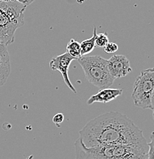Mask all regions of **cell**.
I'll return each instance as SVG.
<instances>
[{
    "instance_id": "cell-18",
    "label": "cell",
    "mask_w": 154,
    "mask_h": 159,
    "mask_svg": "<svg viewBox=\"0 0 154 159\" xmlns=\"http://www.w3.org/2000/svg\"><path fill=\"white\" fill-rule=\"evenodd\" d=\"M2 1H6V0H0V4H1L2 2Z\"/></svg>"
},
{
    "instance_id": "cell-4",
    "label": "cell",
    "mask_w": 154,
    "mask_h": 159,
    "mask_svg": "<svg viewBox=\"0 0 154 159\" xmlns=\"http://www.w3.org/2000/svg\"><path fill=\"white\" fill-rule=\"evenodd\" d=\"M88 82L99 89L109 88L114 80L107 68V60L100 56H82L77 59Z\"/></svg>"
},
{
    "instance_id": "cell-3",
    "label": "cell",
    "mask_w": 154,
    "mask_h": 159,
    "mask_svg": "<svg viewBox=\"0 0 154 159\" xmlns=\"http://www.w3.org/2000/svg\"><path fill=\"white\" fill-rule=\"evenodd\" d=\"M27 6L6 0L0 4V41L6 46L15 41V33L24 25V11Z\"/></svg>"
},
{
    "instance_id": "cell-6",
    "label": "cell",
    "mask_w": 154,
    "mask_h": 159,
    "mask_svg": "<svg viewBox=\"0 0 154 159\" xmlns=\"http://www.w3.org/2000/svg\"><path fill=\"white\" fill-rule=\"evenodd\" d=\"M74 60H75L74 57H72L68 52H65L61 55H58L57 57H53L49 63V67L52 70L59 71L62 75L64 84L74 93H76L77 90L73 86L68 77L69 66Z\"/></svg>"
},
{
    "instance_id": "cell-12",
    "label": "cell",
    "mask_w": 154,
    "mask_h": 159,
    "mask_svg": "<svg viewBox=\"0 0 154 159\" xmlns=\"http://www.w3.org/2000/svg\"><path fill=\"white\" fill-rule=\"evenodd\" d=\"M109 43L108 36L106 33H100L97 34V38L95 40V44L97 47L103 48H104L106 45Z\"/></svg>"
},
{
    "instance_id": "cell-9",
    "label": "cell",
    "mask_w": 154,
    "mask_h": 159,
    "mask_svg": "<svg viewBox=\"0 0 154 159\" xmlns=\"http://www.w3.org/2000/svg\"><path fill=\"white\" fill-rule=\"evenodd\" d=\"M11 73L10 56L6 44H0V87L4 85Z\"/></svg>"
},
{
    "instance_id": "cell-11",
    "label": "cell",
    "mask_w": 154,
    "mask_h": 159,
    "mask_svg": "<svg viewBox=\"0 0 154 159\" xmlns=\"http://www.w3.org/2000/svg\"><path fill=\"white\" fill-rule=\"evenodd\" d=\"M67 52L75 59H78L82 57V49L81 44L74 39H71L67 44Z\"/></svg>"
},
{
    "instance_id": "cell-8",
    "label": "cell",
    "mask_w": 154,
    "mask_h": 159,
    "mask_svg": "<svg viewBox=\"0 0 154 159\" xmlns=\"http://www.w3.org/2000/svg\"><path fill=\"white\" fill-rule=\"evenodd\" d=\"M123 93L122 89H111L104 88L101 89L97 93L91 96L87 101V105H92L94 102H102L107 103L116 99Z\"/></svg>"
},
{
    "instance_id": "cell-1",
    "label": "cell",
    "mask_w": 154,
    "mask_h": 159,
    "mask_svg": "<svg viewBox=\"0 0 154 159\" xmlns=\"http://www.w3.org/2000/svg\"><path fill=\"white\" fill-rule=\"evenodd\" d=\"M78 138L87 148L112 145L149 148L143 131L127 116L114 111L89 121L79 131Z\"/></svg>"
},
{
    "instance_id": "cell-19",
    "label": "cell",
    "mask_w": 154,
    "mask_h": 159,
    "mask_svg": "<svg viewBox=\"0 0 154 159\" xmlns=\"http://www.w3.org/2000/svg\"><path fill=\"white\" fill-rule=\"evenodd\" d=\"M153 119H154V109H153Z\"/></svg>"
},
{
    "instance_id": "cell-17",
    "label": "cell",
    "mask_w": 154,
    "mask_h": 159,
    "mask_svg": "<svg viewBox=\"0 0 154 159\" xmlns=\"http://www.w3.org/2000/svg\"><path fill=\"white\" fill-rule=\"evenodd\" d=\"M152 110L154 109V89H153V96H152Z\"/></svg>"
},
{
    "instance_id": "cell-16",
    "label": "cell",
    "mask_w": 154,
    "mask_h": 159,
    "mask_svg": "<svg viewBox=\"0 0 154 159\" xmlns=\"http://www.w3.org/2000/svg\"><path fill=\"white\" fill-rule=\"evenodd\" d=\"M15 1L19 2H21V3H22V4L26 5V6H29V5H30L31 2H33L35 0H15Z\"/></svg>"
},
{
    "instance_id": "cell-15",
    "label": "cell",
    "mask_w": 154,
    "mask_h": 159,
    "mask_svg": "<svg viewBox=\"0 0 154 159\" xmlns=\"http://www.w3.org/2000/svg\"><path fill=\"white\" fill-rule=\"evenodd\" d=\"M64 116L62 113H58L53 116L52 122H54L58 127H60L61 124H62L63 121H64Z\"/></svg>"
},
{
    "instance_id": "cell-10",
    "label": "cell",
    "mask_w": 154,
    "mask_h": 159,
    "mask_svg": "<svg viewBox=\"0 0 154 159\" xmlns=\"http://www.w3.org/2000/svg\"><path fill=\"white\" fill-rule=\"evenodd\" d=\"M97 28L96 26L94 27V31H93V35L91 39H86L83 41L81 43V49H82V55H87L94 51V48H95V40L97 38Z\"/></svg>"
},
{
    "instance_id": "cell-13",
    "label": "cell",
    "mask_w": 154,
    "mask_h": 159,
    "mask_svg": "<svg viewBox=\"0 0 154 159\" xmlns=\"http://www.w3.org/2000/svg\"><path fill=\"white\" fill-rule=\"evenodd\" d=\"M148 159H154V132L151 133L150 142L148 143Z\"/></svg>"
},
{
    "instance_id": "cell-14",
    "label": "cell",
    "mask_w": 154,
    "mask_h": 159,
    "mask_svg": "<svg viewBox=\"0 0 154 159\" xmlns=\"http://www.w3.org/2000/svg\"><path fill=\"white\" fill-rule=\"evenodd\" d=\"M104 50L107 54H114L116 51H118V45L114 42H109L104 48Z\"/></svg>"
},
{
    "instance_id": "cell-20",
    "label": "cell",
    "mask_w": 154,
    "mask_h": 159,
    "mask_svg": "<svg viewBox=\"0 0 154 159\" xmlns=\"http://www.w3.org/2000/svg\"><path fill=\"white\" fill-rule=\"evenodd\" d=\"M0 44H2V42H1V41H0Z\"/></svg>"
},
{
    "instance_id": "cell-2",
    "label": "cell",
    "mask_w": 154,
    "mask_h": 159,
    "mask_svg": "<svg viewBox=\"0 0 154 159\" xmlns=\"http://www.w3.org/2000/svg\"><path fill=\"white\" fill-rule=\"evenodd\" d=\"M76 159H148L149 148L112 145L87 148L80 138L74 142Z\"/></svg>"
},
{
    "instance_id": "cell-7",
    "label": "cell",
    "mask_w": 154,
    "mask_h": 159,
    "mask_svg": "<svg viewBox=\"0 0 154 159\" xmlns=\"http://www.w3.org/2000/svg\"><path fill=\"white\" fill-rule=\"evenodd\" d=\"M107 68L114 80L125 77L132 71L130 61L122 54L114 55L107 60Z\"/></svg>"
},
{
    "instance_id": "cell-5",
    "label": "cell",
    "mask_w": 154,
    "mask_h": 159,
    "mask_svg": "<svg viewBox=\"0 0 154 159\" xmlns=\"http://www.w3.org/2000/svg\"><path fill=\"white\" fill-rule=\"evenodd\" d=\"M154 89V67L140 72L134 83L131 97L136 107L152 109V96Z\"/></svg>"
}]
</instances>
